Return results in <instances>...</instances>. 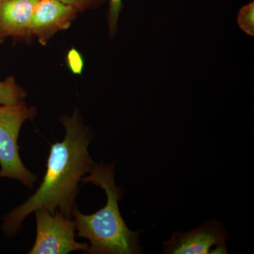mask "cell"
Returning <instances> with one entry per match:
<instances>
[{"mask_svg": "<svg viewBox=\"0 0 254 254\" xmlns=\"http://www.w3.org/2000/svg\"><path fill=\"white\" fill-rule=\"evenodd\" d=\"M61 122L66 129L64 138L51 145L46 175L36 193L5 217L2 229L6 235L16 234L24 219L36 210L53 213L59 209L69 218L75 208L78 183L95 165L88 150L91 136L77 111L63 117Z\"/></svg>", "mask_w": 254, "mask_h": 254, "instance_id": "6da1fadb", "label": "cell"}, {"mask_svg": "<svg viewBox=\"0 0 254 254\" xmlns=\"http://www.w3.org/2000/svg\"><path fill=\"white\" fill-rule=\"evenodd\" d=\"M83 182H90L104 190L106 205L92 215H84L73 209L76 230L79 237L89 241L86 253L92 254H141L140 232L131 231L123 220L119 208L122 190L115 185L114 164H95Z\"/></svg>", "mask_w": 254, "mask_h": 254, "instance_id": "7a4b0ae2", "label": "cell"}, {"mask_svg": "<svg viewBox=\"0 0 254 254\" xmlns=\"http://www.w3.org/2000/svg\"><path fill=\"white\" fill-rule=\"evenodd\" d=\"M36 110L24 103L0 105V177L13 179L32 188L37 177L23 165L18 139L26 120L34 118Z\"/></svg>", "mask_w": 254, "mask_h": 254, "instance_id": "3957f363", "label": "cell"}, {"mask_svg": "<svg viewBox=\"0 0 254 254\" xmlns=\"http://www.w3.org/2000/svg\"><path fill=\"white\" fill-rule=\"evenodd\" d=\"M36 237L30 254H66L87 252L88 244L75 240L74 220H70L61 212L50 213L46 210L35 211Z\"/></svg>", "mask_w": 254, "mask_h": 254, "instance_id": "277c9868", "label": "cell"}, {"mask_svg": "<svg viewBox=\"0 0 254 254\" xmlns=\"http://www.w3.org/2000/svg\"><path fill=\"white\" fill-rule=\"evenodd\" d=\"M228 237V233L221 222L210 220L189 232H174L170 240L163 242V253L227 254L226 241Z\"/></svg>", "mask_w": 254, "mask_h": 254, "instance_id": "5b68a950", "label": "cell"}, {"mask_svg": "<svg viewBox=\"0 0 254 254\" xmlns=\"http://www.w3.org/2000/svg\"><path fill=\"white\" fill-rule=\"evenodd\" d=\"M77 11L58 0H38L31 18L29 35H35L41 43H46L56 32L69 26Z\"/></svg>", "mask_w": 254, "mask_h": 254, "instance_id": "8992f818", "label": "cell"}, {"mask_svg": "<svg viewBox=\"0 0 254 254\" xmlns=\"http://www.w3.org/2000/svg\"><path fill=\"white\" fill-rule=\"evenodd\" d=\"M38 0H6L0 6V40L29 35L30 25Z\"/></svg>", "mask_w": 254, "mask_h": 254, "instance_id": "52a82bcc", "label": "cell"}, {"mask_svg": "<svg viewBox=\"0 0 254 254\" xmlns=\"http://www.w3.org/2000/svg\"><path fill=\"white\" fill-rule=\"evenodd\" d=\"M26 93L18 86L12 76L0 81V105H13L22 103Z\"/></svg>", "mask_w": 254, "mask_h": 254, "instance_id": "ba28073f", "label": "cell"}, {"mask_svg": "<svg viewBox=\"0 0 254 254\" xmlns=\"http://www.w3.org/2000/svg\"><path fill=\"white\" fill-rule=\"evenodd\" d=\"M237 23L247 34L254 35V3L250 2L241 8L237 16Z\"/></svg>", "mask_w": 254, "mask_h": 254, "instance_id": "9c48e42d", "label": "cell"}, {"mask_svg": "<svg viewBox=\"0 0 254 254\" xmlns=\"http://www.w3.org/2000/svg\"><path fill=\"white\" fill-rule=\"evenodd\" d=\"M123 9V0H110L108 23L110 35L113 36L118 29L119 16Z\"/></svg>", "mask_w": 254, "mask_h": 254, "instance_id": "30bf717a", "label": "cell"}, {"mask_svg": "<svg viewBox=\"0 0 254 254\" xmlns=\"http://www.w3.org/2000/svg\"><path fill=\"white\" fill-rule=\"evenodd\" d=\"M68 64L73 72L78 73L81 72L82 66H83V61L77 51L73 50L69 52L68 55Z\"/></svg>", "mask_w": 254, "mask_h": 254, "instance_id": "8fae6325", "label": "cell"}, {"mask_svg": "<svg viewBox=\"0 0 254 254\" xmlns=\"http://www.w3.org/2000/svg\"><path fill=\"white\" fill-rule=\"evenodd\" d=\"M64 4L72 6L78 10L84 9L98 4L100 0H58Z\"/></svg>", "mask_w": 254, "mask_h": 254, "instance_id": "7c38bea8", "label": "cell"}, {"mask_svg": "<svg viewBox=\"0 0 254 254\" xmlns=\"http://www.w3.org/2000/svg\"><path fill=\"white\" fill-rule=\"evenodd\" d=\"M5 1H6V0H0V6H1Z\"/></svg>", "mask_w": 254, "mask_h": 254, "instance_id": "4fadbf2b", "label": "cell"}]
</instances>
